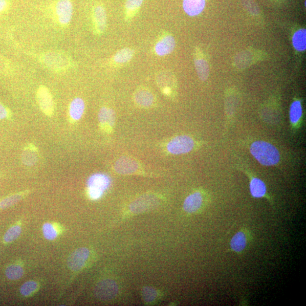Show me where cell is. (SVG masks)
<instances>
[{
    "mask_svg": "<svg viewBox=\"0 0 306 306\" xmlns=\"http://www.w3.org/2000/svg\"><path fill=\"white\" fill-rule=\"evenodd\" d=\"M23 195L21 193L17 194L2 199L1 201H0V209H5L11 207L22 200Z\"/></svg>",
    "mask_w": 306,
    "mask_h": 306,
    "instance_id": "26",
    "label": "cell"
},
{
    "mask_svg": "<svg viewBox=\"0 0 306 306\" xmlns=\"http://www.w3.org/2000/svg\"><path fill=\"white\" fill-rule=\"evenodd\" d=\"M90 256V251L87 248L81 247L73 252L67 260V266L73 272L79 271L83 269Z\"/></svg>",
    "mask_w": 306,
    "mask_h": 306,
    "instance_id": "6",
    "label": "cell"
},
{
    "mask_svg": "<svg viewBox=\"0 0 306 306\" xmlns=\"http://www.w3.org/2000/svg\"><path fill=\"white\" fill-rule=\"evenodd\" d=\"M92 21L94 28L98 34H102L107 25V14L105 7L102 5H95L92 9Z\"/></svg>",
    "mask_w": 306,
    "mask_h": 306,
    "instance_id": "11",
    "label": "cell"
},
{
    "mask_svg": "<svg viewBox=\"0 0 306 306\" xmlns=\"http://www.w3.org/2000/svg\"><path fill=\"white\" fill-rule=\"evenodd\" d=\"M302 107L301 103L299 101L293 102L290 109V120L293 125H296L300 122L302 116Z\"/></svg>",
    "mask_w": 306,
    "mask_h": 306,
    "instance_id": "22",
    "label": "cell"
},
{
    "mask_svg": "<svg viewBox=\"0 0 306 306\" xmlns=\"http://www.w3.org/2000/svg\"><path fill=\"white\" fill-rule=\"evenodd\" d=\"M43 233L46 240H53L58 237V232L50 223H45L43 226Z\"/></svg>",
    "mask_w": 306,
    "mask_h": 306,
    "instance_id": "30",
    "label": "cell"
},
{
    "mask_svg": "<svg viewBox=\"0 0 306 306\" xmlns=\"http://www.w3.org/2000/svg\"><path fill=\"white\" fill-rule=\"evenodd\" d=\"M250 152L254 157L263 166L276 165L280 161V154L278 149L267 142H254L251 145Z\"/></svg>",
    "mask_w": 306,
    "mask_h": 306,
    "instance_id": "1",
    "label": "cell"
},
{
    "mask_svg": "<svg viewBox=\"0 0 306 306\" xmlns=\"http://www.w3.org/2000/svg\"><path fill=\"white\" fill-rule=\"evenodd\" d=\"M195 144L193 138L186 135H181L173 138L168 142L166 148L170 154L180 155L191 152L193 150Z\"/></svg>",
    "mask_w": 306,
    "mask_h": 306,
    "instance_id": "3",
    "label": "cell"
},
{
    "mask_svg": "<svg viewBox=\"0 0 306 306\" xmlns=\"http://www.w3.org/2000/svg\"><path fill=\"white\" fill-rule=\"evenodd\" d=\"M144 0H126L125 14L127 20H131L139 11Z\"/></svg>",
    "mask_w": 306,
    "mask_h": 306,
    "instance_id": "19",
    "label": "cell"
},
{
    "mask_svg": "<svg viewBox=\"0 0 306 306\" xmlns=\"http://www.w3.org/2000/svg\"><path fill=\"white\" fill-rule=\"evenodd\" d=\"M293 44L294 47L298 51H304L306 49V31L301 29L295 32L293 35Z\"/></svg>",
    "mask_w": 306,
    "mask_h": 306,
    "instance_id": "21",
    "label": "cell"
},
{
    "mask_svg": "<svg viewBox=\"0 0 306 306\" xmlns=\"http://www.w3.org/2000/svg\"><path fill=\"white\" fill-rule=\"evenodd\" d=\"M195 65L199 78L203 81L207 80L209 74V67L207 62L204 59H196Z\"/></svg>",
    "mask_w": 306,
    "mask_h": 306,
    "instance_id": "20",
    "label": "cell"
},
{
    "mask_svg": "<svg viewBox=\"0 0 306 306\" xmlns=\"http://www.w3.org/2000/svg\"><path fill=\"white\" fill-rule=\"evenodd\" d=\"M111 182V179L105 174L100 173L94 174L87 181L88 197L91 200H98L108 189Z\"/></svg>",
    "mask_w": 306,
    "mask_h": 306,
    "instance_id": "2",
    "label": "cell"
},
{
    "mask_svg": "<svg viewBox=\"0 0 306 306\" xmlns=\"http://www.w3.org/2000/svg\"><path fill=\"white\" fill-rule=\"evenodd\" d=\"M85 109V102L83 99L76 98L71 102L69 108V115L74 121L81 119Z\"/></svg>",
    "mask_w": 306,
    "mask_h": 306,
    "instance_id": "18",
    "label": "cell"
},
{
    "mask_svg": "<svg viewBox=\"0 0 306 306\" xmlns=\"http://www.w3.org/2000/svg\"><path fill=\"white\" fill-rule=\"evenodd\" d=\"M38 284L35 281H30L23 284L20 288V293L23 296L27 297L33 294L38 289Z\"/></svg>",
    "mask_w": 306,
    "mask_h": 306,
    "instance_id": "29",
    "label": "cell"
},
{
    "mask_svg": "<svg viewBox=\"0 0 306 306\" xmlns=\"http://www.w3.org/2000/svg\"><path fill=\"white\" fill-rule=\"evenodd\" d=\"M140 168L139 163L128 156H122L117 159L114 165L115 172L121 175H133L136 174Z\"/></svg>",
    "mask_w": 306,
    "mask_h": 306,
    "instance_id": "9",
    "label": "cell"
},
{
    "mask_svg": "<svg viewBox=\"0 0 306 306\" xmlns=\"http://www.w3.org/2000/svg\"><path fill=\"white\" fill-rule=\"evenodd\" d=\"M142 297L147 304H152L158 297V291L151 286H145L142 290Z\"/></svg>",
    "mask_w": 306,
    "mask_h": 306,
    "instance_id": "28",
    "label": "cell"
},
{
    "mask_svg": "<svg viewBox=\"0 0 306 306\" xmlns=\"http://www.w3.org/2000/svg\"><path fill=\"white\" fill-rule=\"evenodd\" d=\"M38 161V155L35 149L28 147L24 149L22 154V161L24 165L33 166Z\"/></svg>",
    "mask_w": 306,
    "mask_h": 306,
    "instance_id": "24",
    "label": "cell"
},
{
    "mask_svg": "<svg viewBox=\"0 0 306 306\" xmlns=\"http://www.w3.org/2000/svg\"><path fill=\"white\" fill-rule=\"evenodd\" d=\"M5 275L10 280H17L22 278L24 275V270L19 265H11L6 268Z\"/></svg>",
    "mask_w": 306,
    "mask_h": 306,
    "instance_id": "25",
    "label": "cell"
},
{
    "mask_svg": "<svg viewBox=\"0 0 306 306\" xmlns=\"http://www.w3.org/2000/svg\"><path fill=\"white\" fill-rule=\"evenodd\" d=\"M10 6L9 0H0V13L8 10Z\"/></svg>",
    "mask_w": 306,
    "mask_h": 306,
    "instance_id": "31",
    "label": "cell"
},
{
    "mask_svg": "<svg viewBox=\"0 0 306 306\" xmlns=\"http://www.w3.org/2000/svg\"><path fill=\"white\" fill-rule=\"evenodd\" d=\"M204 197L200 192L197 191L191 194L184 202L183 209L188 213L197 212L203 205Z\"/></svg>",
    "mask_w": 306,
    "mask_h": 306,
    "instance_id": "14",
    "label": "cell"
},
{
    "mask_svg": "<svg viewBox=\"0 0 306 306\" xmlns=\"http://www.w3.org/2000/svg\"><path fill=\"white\" fill-rule=\"evenodd\" d=\"M160 203V198L154 194H147L141 196L131 204L130 210L134 214H139L151 211L158 206Z\"/></svg>",
    "mask_w": 306,
    "mask_h": 306,
    "instance_id": "4",
    "label": "cell"
},
{
    "mask_svg": "<svg viewBox=\"0 0 306 306\" xmlns=\"http://www.w3.org/2000/svg\"><path fill=\"white\" fill-rule=\"evenodd\" d=\"M8 116V110L0 103V120L6 118Z\"/></svg>",
    "mask_w": 306,
    "mask_h": 306,
    "instance_id": "32",
    "label": "cell"
},
{
    "mask_svg": "<svg viewBox=\"0 0 306 306\" xmlns=\"http://www.w3.org/2000/svg\"><path fill=\"white\" fill-rule=\"evenodd\" d=\"M39 107L46 116H52L54 113V104L51 92L45 87L39 88L37 94Z\"/></svg>",
    "mask_w": 306,
    "mask_h": 306,
    "instance_id": "7",
    "label": "cell"
},
{
    "mask_svg": "<svg viewBox=\"0 0 306 306\" xmlns=\"http://www.w3.org/2000/svg\"><path fill=\"white\" fill-rule=\"evenodd\" d=\"M98 120L103 131L110 133L115 122V113L111 109L103 107L99 112Z\"/></svg>",
    "mask_w": 306,
    "mask_h": 306,
    "instance_id": "12",
    "label": "cell"
},
{
    "mask_svg": "<svg viewBox=\"0 0 306 306\" xmlns=\"http://www.w3.org/2000/svg\"><path fill=\"white\" fill-rule=\"evenodd\" d=\"M250 240V233L245 230L238 231L230 241L231 250L237 254H241L244 251Z\"/></svg>",
    "mask_w": 306,
    "mask_h": 306,
    "instance_id": "13",
    "label": "cell"
},
{
    "mask_svg": "<svg viewBox=\"0 0 306 306\" xmlns=\"http://www.w3.org/2000/svg\"><path fill=\"white\" fill-rule=\"evenodd\" d=\"M55 12L59 22L68 24L73 16V7L70 0H58L55 5Z\"/></svg>",
    "mask_w": 306,
    "mask_h": 306,
    "instance_id": "8",
    "label": "cell"
},
{
    "mask_svg": "<svg viewBox=\"0 0 306 306\" xmlns=\"http://www.w3.org/2000/svg\"><path fill=\"white\" fill-rule=\"evenodd\" d=\"M134 55V51L131 48H124L117 52L113 60L117 64H125L131 61Z\"/></svg>",
    "mask_w": 306,
    "mask_h": 306,
    "instance_id": "23",
    "label": "cell"
},
{
    "mask_svg": "<svg viewBox=\"0 0 306 306\" xmlns=\"http://www.w3.org/2000/svg\"><path fill=\"white\" fill-rule=\"evenodd\" d=\"M175 39L172 35L165 34L159 39L155 45L154 51L156 55L165 56L173 52L175 47Z\"/></svg>",
    "mask_w": 306,
    "mask_h": 306,
    "instance_id": "10",
    "label": "cell"
},
{
    "mask_svg": "<svg viewBox=\"0 0 306 306\" xmlns=\"http://www.w3.org/2000/svg\"><path fill=\"white\" fill-rule=\"evenodd\" d=\"M205 0H183L184 12L188 16H197L203 11L205 7Z\"/></svg>",
    "mask_w": 306,
    "mask_h": 306,
    "instance_id": "16",
    "label": "cell"
},
{
    "mask_svg": "<svg viewBox=\"0 0 306 306\" xmlns=\"http://www.w3.org/2000/svg\"><path fill=\"white\" fill-rule=\"evenodd\" d=\"M119 287L114 281L107 279L100 281L95 288V294L103 301H109L118 294Z\"/></svg>",
    "mask_w": 306,
    "mask_h": 306,
    "instance_id": "5",
    "label": "cell"
},
{
    "mask_svg": "<svg viewBox=\"0 0 306 306\" xmlns=\"http://www.w3.org/2000/svg\"><path fill=\"white\" fill-rule=\"evenodd\" d=\"M250 189L252 197L262 198L266 197V187L264 181L257 177H252L250 183Z\"/></svg>",
    "mask_w": 306,
    "mask_h": 306,
    "instance_id": "17",
    "label": "cell"
},
{
    "mask_svg": "<svg viewBox=\"0 0 306 306\" xmlns=\"http://www.w3.org/2000/svg\"><path fill=\"white\" fill-rule=\"evenodd\" d=\"M22 229L19 225H14L6 231L3 237V240L6 243H11L20 236Z\"/></svg>",
    "mask_w": 306,
    "mask_h": 306,
    "instance_id": "27",
    "label": "cell"
},
{
    "mask_svg": "<svg viewBox=\"0 0 306 306\" xmlns=\"http://www.w3.org/2000/svg\"><path fill=\"white\" fill-rule=\"evenodd\" d=\"M134 99L137 105L145 108H150L155 102L154 94L146 88H141L136 91L134 95Z\"/></svg>",
    "mask_w": 306,
    "mask_h": 306,
    "instance_id": "15",
    "label": "cell"
}]
</instances>
